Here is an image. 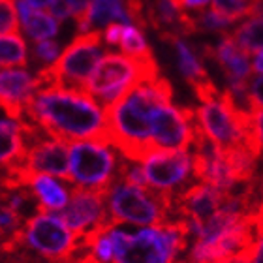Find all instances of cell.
Here are the masks:
<instances>
[{
	"mask_svg": "<svg viewBox=\"0 0 263 263\" xmlns=\"http://www.w3.org/2000/svg\"><path fill=\"white\" fill-rule=\"evenodd\" d=\"M179 10H192V11H201L211 0H171Z\"/></svg>",
	"mask_w": 263,
	"mask_h": 263,
	"instance_id": "obj_31",
	"label": "cell"
},
{
	"mask_svg": "<svg viewBox=\"0 0 263 263\" xmlns=\"http://www.w3.org/2000/svg\"><path fill=\"white\" fill-rule=\"evenodd\" d=\"M196 111L190 107L165 104L151 121V136L156 151H188L196 141Z\"/></svg>",
	"mask_w": 263,
	"mask_h": 263,
	"instance_id": "obj_9",
	"label": "cell"
},
{
	"mask_svg": "<svg viewBox=\"0 0 263 263\" xmlns=\"http://www.w3.org/2000/svg\"><path fill=\"white\" fill-rule=\"evenodd\" d=\"M21 247L51 263H71L81 250V241L59 214L42 211L25 224Z\"/></svg>",
	"mask_w": 263,
	"mask_h": 263,
	"instance_id": "obj_7",
	"label": "cell"
},
{
	"mask_svg": "<svg viewBox=\"0 0 263 263\" xmlns=\"http://www.w3.org/2000/svg\"><path fill=\"white\" fill-rule=\"evenodd\" d=\"M113 21H122V23H132L130 15H128V6L126 0H92L90 10H88L87 17L77 25L79 34L92 32L90 28L100 27H109Z\"/></svg>",
	"mask_w": 263,
	"mask_h": 263,
	"instance_id": "obj_16",
	"label": "cell"
},
{
	"mask_svg": "<svg viewBox=\"0 0 263 263\" xmlns=\"http://www.w3.org/2000/svg\"><path fill=\"white\" fill-rule=\"evenodd\" d=\"M102 59H104L102 32L92 30L87 34H77L62 51L61 59H57V62L45 66L36 73L34 77L36 90L49 87L85 90L88 79Z\"/></svg>",
	"mask_w": 263,
	"mask_h": 263,
	"instance_id": "obj_4",
	"label": "cell"
},
{
	"mask_svg": "<svg viewBox=\"0 0 263 263\" xmlns=\"http://www.w3.org/2000/svg\"><path fill=\"white\" fill-rule=\"evenodd\" d=\"M147 21L164 42L199 32L196 19L182 13V10H179L171 0H148Z\"/></svg>",
	"mask_w": 263,
	"mask_h": 263,
	"instance_id": "obj_12",
	"label": "cell"
},
{
	"mask_svg": "<svg viewBox=\"0 0 263 263\" xmlns=\"http://www.w3.org/2000/svg\"><path fill=\"white\" fill-rule=\"evenodd\" d=\"M252 263H263V231L258 233V239H256V245H254Z\"/></svg>",
	"mask_w": 263,
	"mask_h": 263,
	"instance_id": "obj_32",
	"label": "cell"
},
{
	"mask_svg": "<svg viewBox=\"0 0 263 263\" xmlns=\"http://www.w3.org/2000/svg\"><path fill=\"white\" fill-rule=\"evenodd\" d=\"M36 92L34 77L25 70H2L0 73V102L11 121H25L27 105Z\"/></svg>",
	"mask_w": 263,
	"mask_h": 263,
	"instance_id": "obj_13",
	"label": "cell"
},
{
	"mask_svg": "<svg viewBox=\"0 0 263 263\" xmlns=\"http://www.w3.org/2000/svg\"><path fill=\"white\" fill-rule=\"evenodd\" d=\"M254 122H256V130H258L259 141L263 145V107H258L254 111Z\"/></svg>",
	"mask_w": 263,
	"mask_h": 263,
	"instance_id": "obj_34",
	"label": "cell"
},
{
	"mask_svg": "<svg viewBox=\"0 0 263 263\" xmlns=\"http://www.w3.org/2000/svg\"><path fill=\"white\" fill-rule=\"evenodd\" d=\"M2 15H0V28L2 34L19 32V13L15 10V0H0Z\"/></svg>",
	"mask_w": 263,
	"mask_h": 263,
	"instance_id": "obj_25",
	"label": "cell"
},
{
	"mask_svg": "<svg viewBox=\"0 0 263 263\" xmlns=\"http://www.w3.org/2000/svg\"><path fill=\"white\" fill-rule=\"evenodd\" d=\"M0 136H2V167L4 171L19 167L25 162L28 153V139L25 136V128L21 121H11V119H2L0 124Z\"/></svg>",
	"mask_w": 263,
	"mask_h": 263,
	"instance_id": "obj_15",
	"label": "cell"
},
{
	"mask_svg": "<svg viewBox=\"0 0 263 263\" xmlns=\"http://www.w3.org/2000/svg\"><path fill=\"white\" fill-rule=\"evenodd\" d=\"M254 70L263 73V53H259V55L256 57V61H254Z\"/></svg>",
	"mask_w": 263,
	"mask_h": 263,
	"instance_id": "obj_36",
	"label": "cell"
},
{
	"mask_svg": "<svg viewBox=\"0 0 263 263\" xmlns=\"http://www.w3.org/2000/svg\"><path fill=\"white\" fill-rule=\"evenodd\" d=\"M156 77H160V68L154 55L137 59L124 53H107L92 71L85 92L90 94L105 109L121 100L137 83L153 81Z\"/></svg>",
	"mask_w": 263,
	"mask_h": 263,
	"instance_id": "obj_3",
	"label": "cell"
},
{
	"mask_svg": "<svg viewBox=\"0 0 263 263\" xmlns=\"http://www.w3.org/2000/svg\"><path fill=\"white\" fill-rule=\"evenodd\" d=\"M213 10L231 21H237L241 17H252L254 4L252 0H213Z\"/></svg>",
	"mask_w": 263,
	"mask_h": 263,
	"instance_id": "obj_23",
	"label": "cell"
},
{
	"mask_svg": "<svg viewBox=\"0 0 263 263\" xmlns=\"http://www.w3.org/2000/svg\"><path fill=\"white\" fill-rule=\"evenodd\" d=\"M121 49L124 55L130 57H148L153 55V49L148 47L147 40L143 36V32H139L136 27H126L124 28V36L121 42Z\"/></svg>",
	"mask_w": 263,
	"mask_h": 263,
	"instance_id": "obj_22",
	"label": "cell"
},
{
	"mask_svg": "<svg viewBox=\"0 0 263 263\" xmlns=\"http://www.w3.org/2000/svg\"><path fill=\"white\" fill-rule=\"evenodd\" d=\"M242 53H263V15H254L230 34Z\"/></svg>",
	"mask_w": 263,
	"mask_h": 263,
	"instance_id": "obj_19",
	"label": "cell"
},
{
	"mask_svg": "<svg viewBox=\"0 0 263 263\" xmlns=\"http://www.w3.org/2000/svg\"><path fill=\"white\" fill-rule=\"evenodd\" d=\"M124 25H119V23H113L105 28V44L107 45H121L122 36H124Z\"/></svg>",
	"mask_w": 263,
	"mask_h": 263,
	"instance_id": "obj_28",
	"label": "cell"
},
{
	"mask_svg": "<svg viewBox=\"0 0 263 263\" xmlns=\"http://www.w3.org/2000/svg\"><path fill=\"white\" fill-rule=\"evenodd\" d=\"M107 213L113 226L134 224L143 228H156L170 222L173 213V199L160 196L151 188L136 186L117 175L115 182L107 190Z\"/></svg>",
	"mask_w": 263,
	"mask_h": 263,
	"instance_id": "obj_5",
	"label": "cell"
},
{
	"mask_svg": "<svg viewBox=\"0 0 263 263\" xmlns=\"http://www.w3.org/2000/svg\"><path fill=\"white\" fill-rule=\"evenodd\" d=\"M196 23H197V30L224 32V28H228L230 25H233L235 21H231V19H228V17L220 15L218 11L209 10V11H201V13L196 17Z\"/></svg>",
	"mask_w": 263,
	"mask_h": 263,
	"instance_id": "obj_24",
	"label": "cell"
},
{
	"mask_svg": "<svg viewBox=\"0 0 263 263\" xmlns=\"http://www.w3.org/2000/svg\"><path fill=\"white\" fill-rule=\"evenodd\" d=\"M228 197V194L220 192L218 188L211 184L194 182L184 192L173 197V211L177 213V218H188L205 224L209 218H213V214L224 207Z\"/></svg>",
	"mask_w": 263,
	"mask_h": 263,
	"instance_id": "obj_11",
	"label": "cell"
},
{
	"mask_svg": "<svg viewBox=\"0 0 263 263\" xmlns=\"http://www.w3.org/2000/svg\"><path fill=\"white\" fill-rule=\"evenodd\" d=\"M90 0H70V6H71V17L77 21V25L87 17L88 10H90Z\"/></svg>",
	"mask_w": 263,
	"mask_h": 263,
	"instance_id": "obj_30",
	"label": "cell"
},
{
	"mask_svg": "<svg viewBox=\"0 0 263 263\" xmlns=\"http://www.w3.org/2000/svg\"><path fill=\"white\" fill-rule=\"evenodd\" d=\"M107 194L83 190V188H71L70 203L57 213L68 228L77 235L79 241L98 233L107 226H113L107 213Z\"/></svg>",
	"mask_w": 263,
	"mask_h": 263,
	"instance_id": "obj_10",
	"label": "cell"
},
{
	"mask_svg": "<svg viewBox=\"0 0 263 263\" xmlns=\"http://www.w3.org/2000/svg\"><path fill=\"white\" fill-rule=\"evenodd\" d=\"M121 160L107 143L81 141L70 145V184L83 190L104 192L119 175Z\"/></svg>",
	"mask_w": 263,
	"mask_h": 263,
	"instance_id": "obj_6",
	"label": "cell"
},
{
	"mask_svg": "<svg viewBox=\"0 0 263 263\" xmlns=\"http://www.w3.org/2000/svg\"><path fill=\"white\" fill-rule=\"evenodd\" d=\"M170 44H173L177 51V61H179V70L184 76V79L188 81L190 87H196V85H201V83L209 81L207 70L203 68L201 64V57H197L194 53L192 47H188L181 38H170L167 40Z\"/></svg>",
	"mask_w": 263,
	"mask_h": 263,
	"instance_id": "obj_18",
	"label": "cell"
},
{
	"mask_svg": "<svg viewBox=\"0 0 263 263\" xmlns=\"http://www.w3.org/2000/svg\"><path fill=\"white\" fill-rule=\"evenodd\" d=\"M23 28L28 34V38L40 44V42H45L59 34V21L47 11L34 10L30 19L23 25Z\"/></svg>",
	"mask_w": 263,
	"mask_h": 263,
	"instance_id": "obj_21",
	"label": "cell"
},
{
	"mask_svg": "<svg viewBox=\"0 0 263 263\" xmlns=\"http://www.w3.org/2000/svg\"><path fill=\"white\" fill-rule=\"evenodd\" d=\"M57 55H59V44L55 40H45V42H40L36 47H34V57L38 59L40 62H57Z\"/></svg>",
	"mask_w": 263,
	"mask_h": 263,
	"instance_id": "obj_26",
	"label": "cell"
},
{
	"mask_svg": "<svg viewBox=\"0 0 263 263\" xmlns=\"http://www.w3.org/2000/svg\"><path fill=\"white\" fill-rule=\"evenodd\" d=\"M0 64L2 70H11V66H27V44L19 34H2Z\"/></svg>",
	"mask_w": 263,
	"mask_h": 263,
	"instance_id": "obj_20",
	"label": "cell"
},
{
	"mask_svg": "<svg viewBox=\"0 0 263 263\" xmlns=\"http://www.w3.org/2000/svg\"><path fill=\"white\" fill-rule=\"evenodd\" d=\"M51 8V15L55 17L57 21H64L66 17L71 15V6H70V0H55L53 4L49 6Z\"/></svg>",
	"mask_w": 263,
	"mask_h": 263,
	"instance_id": "obj_29",
	"label": "cell"
},
{
	"mask_svg": "<svg viewBox=\"0 0 263 263\" xmlns=\"http://www.w3.org/2000/svg\"><path fill=\"white\" fill-rule=\"evenodd\" d=\"M30 192L36 196L42 211H62L66 209V205L70 203L71 190L64 188L61 182L57 181L55 177L49 175H36L32 177V181L28 182Z\"/></svg>",
	"mask_w": 263,
	"mask_h": 263,
	"instance_id": "obj_17",
	"label": "cell"
},
{
	"mask_svg": "<svg viewBox=\"0 0 263 263\" xmlns=\"http://www.w3.org/2000/svg\"><path fill=\"white\" fill-rule=\"evenodd\" d=\"M28 4L32 6L34 10H40V8H45V6H51L55 0H27Z\"/></svg>",
	"mask_w": 263,
	"mask_h": 263,
	"instance_id": "obj_35",
	"label": "cell"
},
{
	"mask_svg": "<svg viewBox=\"0 0 263 263\" xmlns=\"http://www.w3.org/2000/svg\"><path fill=\"white\" fill-rule=\"evenodd\" d=\"M197 51H199L201 59H209V61H214L218 64L228 83L245 81L250 77L248 55L239 49V45L233 42L230 34L222 36V42L218 44V47H211V45L203 44L197 47Z\"/></svg>",
	"mask_w": 263,
	"mask_h": 263,
	"instance_id": "obj_14",
	"label": "cell"
},
{
	"mask_svg": "<svg viewBox=\"0 0 263 263\" xmlns=\"http://www.w3.org/2000/svg\"><path fill=\"white\" fill-rule=\"evenodd\" d=\"M25 121L66 143H109L105 109L85 90L40 88L27 105Z\"/></svg>",
	"mask_w": 263,
	"mask_h": 263,
	"instance_id": "obj_1",
	"label": "cell"
},
{
	"mask_svg": "<svg viewBox=\"0 0 263 263\" xmlns=\"http://www.w3.org/2000/svg\"><path fill=\"white\" fill-rule=\"evenodd\" d=\"M19 15H21V23L25 25V23L30 19V15H32V6L28 4L27 0H19Z\"/></svg>",
	"mask_w": 263,
	"mask_h": 263,
	"instance_id": "obj_33",
	"label": "cell"
},
{
	"mask_svg": "<svg viewBox=\"0 0 263 263\" xmlns=\"http://www.w3.org/2000/svg\"><path fill=\"white\" fill-rule=\"evenodd\" d=\"M250 100H252L254 109L263 107V73L250 79Z\"/></svg>",
	"mask_w": 263,
	"mask_h": 263,
	"instance_id": "obj_27",
	"label": "cell"
},
{
	"mask_svg": "<svg viewBox=\"0 0 263 263\" xmlns=\"http://www.w3.org/2000/svg\"><path fill=\"white\" fill-rule=\"evenodd\" d=\"M173 87L165 77L137 83L121 100L105 107L107 136L111 147L119 148L122 158L139 162L156 148L151 136V121L156 111L171 104Z\"/></svg>",
	"mask_w": 263,
	"mask_h": 263,
	"instance_id": "obj_2",
	"label": "cell"
},
{
	"mask_svg": "<svg viewBox=\"0 0 263 263\" xmlns=\"http://www.w3.org/2000/svg\"><path fill=\"white\" fill-rule=\"evenodd\" d=\"M141 165L148 188L171 199L186 190L184 184L194 175V160L188 151H154Z\"/></svg>",
	"mask_w": 263,
	"mask_h": 263,
	"instance_id": "obj_8",
	"label": "cell"
}]
</instances>
